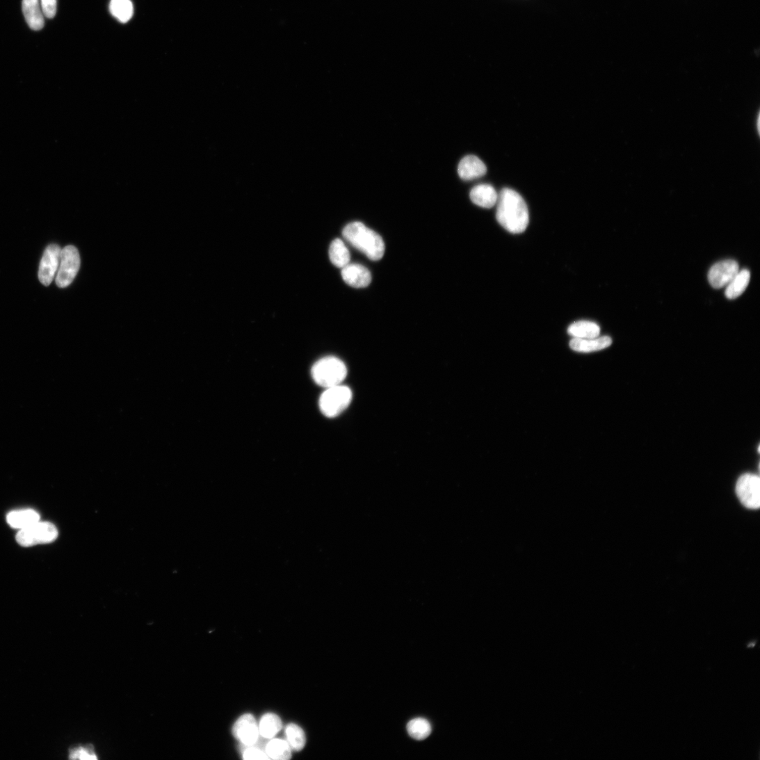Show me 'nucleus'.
I'll use <instances>...</instances> for the list:
<instances>
[{"label":"nucleus","instance_id":"nucleus-25","mask_svg":"<svg viewBox=\"0 0 760 760\" xmlns=\"http://www.w3.org/2000/svg\"><path fill=\"white\" fill-rule=\"evenodd\" d=\"M259 741L260 738L252 745H241L242 754L244 759H270L265 750L267 743L265 745H263V743L261 742L259 745Z\"/></svg>","mask_w":760,"mask_h":760},{"label":"nucleus","instance_id":"nucleus-24","mask_svg":"<svg viewBox=\"0 0 760 760\" xmlns=\"http://www.w3.org/2000/svg\"><path fill=\"white\" fill-rule=\"evenodd\" d=\"M407 731L408 734L413 738L422 741L428 738L430 735L432 727L428 720L423 718H417L409 722L407 725Z\"/></svg>","mask_w":760,"mask_h":760},{"label":"nucleus","instance_id":"nucleus-9","mask_svg":"<svg viewBox=\"0 0 760 760\" xmlns=\"http://www.w3.org/2000/svg\"><path fill=\"white\" fill-rule=\"evenodd\" d=\"M232 732L234 737L238 739L241 745L245 746L255 744L261 736L259 725L255 718L251 714L242 715L234 724Z\"/></svg>","mask_w":760,"mask_h":760},{"label":"nucleus","instance_id":"nucleus-27","mask_svg":"<svg viewBox=\"0 0 760 760\" xmlns=\"http://www.w3.org/2000/svg\"><path fill=\"white\" fill-rule=\"evenodd\" d=\"M40 6L44 14L48 19H52L56 13V0H40Z\"/></svg>","mask_w":760,"mask_h":760},{"label":"nucleus","instance_id":"nucleus-11","mask_svg":"<svg viewBox=\"0 0 760 760\" xmlns=\"http://www.w3.org/2000/svg\"><path fill=\"white\" fill-rule=\"evenodd\" d=\"M341 276L348 285L355 288L368 286L372 280L369 270L357 264H348L342 268Z\"/></svg>","mask_w":760,"mask_h":760},{"label":"nucleus","instance_id":"nucleus-4","mask_svg":"<svg viewBox=\"0 0 760 760\" xmlns=\"http://www.w3.org/2000/svg\"><path fill=\"white\" fill-rule=\"evenodd\" d=\"M353 399V392L343 385L328 388L321 395L319 406L326 417L334 418L348 407Z\"/></svg>","mask_w":760,"mask_h":760},{"label":"nucleus","instance_id":"nucleus-6","mask_svg":"<svg viewBox=\"0 0 760 760\" xmlns=\"http://www.w3.org/2000/svg\"><path fill=\"white\" fill-rule=\"evenodd\" d=\"M81 267V257L72 245L62 250L60 263L56 273V284L60 288L69 286L74 280Z\"/></svg>","mask_w":760,"mask_h":760},{"label":"nucleus","instance_id":"nucleus-13","mask_svg":"<svg viewBox=\"0 0 760 760\" xmlns=\"http://www.w3.org/2000/svg\"><path fill=\"white\" fill-rule=\"evenodd\" d=\"M612 344V339L604 336L593 339L574 338L571 340L569 346L575 352L582 353H590L598 352L609 347Z\"/></svg>","mask_w":760,"mask_h":760},{"label":"nucleus","instance_id":"nucleus-16","mask_svg":"<svg viewBox=\"0 0 760 760\" xmlns=\"http://www.w3.org/2000/svg\"><path fill=\"white\" fill-rule=\"evenodd\" d=\"M7 520L12 528L21 531L39 522L40 515L32 509L15 510L8 515Z\"/></svg>","mask_w":760,"mask_h":760},{"label":"nucleus","instance_id":"nucleus-10","mask_svg":"<svg viewBox=\"0 0 760 760\" xmlns=\"http://www.w3.org/2000/svg\"><path fill=\"white\" fill-rule=\"evenodd\" d=\"M738 271L739 266L736 261H720L711 268L709 273V282L715 289L727 286Z\"/></svg>","mask_w":760,"mask_h":760},{"label":"nucleus","instance_id":"nucleus-3","mask_svg":"<svg viewBox=\"0 0 760 760\" xmlns=\"http://www.w3.org/2000/svg\"><path fill=\"white\" fill-rule=\"evenodd\" d=\"M312 375L317 385L328 389L341 385L346 377L347 369L340 359L328 357L314 365Z\"/></svg>","mask_w":760,"mask_h":760},{"label":"nucleus","instance_id":"nucleus-15","mask_svg":"<svg viewBox=\"0 0 760 760\" xmlns=\"http://www.w3.org/2000/svg\"><path fill=\"white\" fill-rule=\"evenodd\" d=\"M22 10L26 21L32 30L40 31L44 27V14L39 0H23Z\"/></svg>","mask_w":760,"mask_h":760},{"label":"nucleus","instance_id":"nucleus-22","mask_svg":"<svg viewBox=\"0 0 760 760\" xmlns=\"http://www.w3.org/2000/svg\"><path fill=\"white\" fill-rule=\"evenodd\" d=\"M329 257L331 262L338 268H343L350 262V252L344 243L340 239H336L331 243L329 249Z\"/></svg>","mask_w":760,"mask_h":760},{"label":"nucleus","instance_id":"nucleus-17","mask_svg":"<svg viewBox=\"0 0 760 760\" xmlns=\"http://www.w3.org/2000/svg\"><path fill=\"white\" fill-rule=\"evenodd\" d=\"M750 280V273L748 270H739L736 276L727 286L725 296L729 300H735L743 295L747 287Z\"/></svg>","mask_w":760,"mask_h":760},{"label":"nucleus","instance_id":"nucleus-21","mask_svg":"<svg viewBox=\"0 0 760 760\" xmlns=\"http://www.w3.org/2000/svg\"><path fill=\"white\" fill-rule=\"evenodd\" d=\"M111 14L122 23H127L133 17L134 9L131 0H111Z\"/></svg>","mask_w":760,"mask_h":760},{"label":"nucleus","instance_id":"nucleus-2","mask_svg":"<svg viewBox=\"0 0 760 760\" xmlns=\"http://www.w3.org/2000/svg\"><path fill=\"white\" fill-rule=\"evenodd\" d=\"M344 239L373 261L380 260L385 252L380 236L361 222L347 225L342 232Z\"/></svg>","mask_w":760,"mask_h":760},{"label":"nucleus","instance_id":"nucleus-8","mask_svg":"<svg viewBox=\"0 0 760 760\" xmlns=\"http://www.w3.org/2000/svg\"><path fill=\"white\" fill-rule=\"evenodd\" d=\"M62 250L60 246L49 245L44 252L38 271L40 282L49 286L53 281L60 263Z\"/></svg>","mask_w":760,"mask_h":760},{"label":"nucleus","instance_id":"nucleus-19","mask_svg":"<svg viewBox=\"0 0 760 760\" xmlns=\"http://www.w3.org/2000/svg\"><path fill=\"white\" fill-rule=\"evenodd\" d=\"M282 728L281 719L275 714H265L259 724L261 737L266 739L273 738Z\"/></svg>","mask_w":760,"mask_h":760},{"label":"nucleus","instance_id":"nucleus-18","mask_svg":"<svg viewBox=\"0 0 760 760\" xmlns=\"http://www.w3.org/2000/svg\"><path fill=\"white\" fill-rule=\"evenodd\" d=\"M567 332L574 338L593 339L599 336L601 329L594 322L581 321L572 324L568 328Z\"/></svg>","mask_w":760,"mask_h":760},{"label":"nucleus","instance_id":"nucleus-23","mask_svg":"<svg viewBox=\"0 0 760 760\" xmlns=\"http://www.w3.org/2000/svg\"><path fill=\"white\" fill-rule=\"evenodd\" d=\"M286 741L293 751L302 750L307 742L304 730L298 725L289 724L285 728Z\"/></svg>","mask_w":760,"mask_h":760},{"label":"nucleus","instance_id":"nucleus-26","mask_svg":"<svg viewBox=\"0 0 760 760\" xmlns=\"http://www.w3.org/2000/svg\"><path fill=\"white\" fill-rule=\"evenodd\" d=\"M70 758L72 759H97V754L91 745L79 746L70 751Z\"/></svg>","mask_w":760,"mask_h":760},{"label":"nucleus","instance_id":"nucleus-7","mask_svg":"<svg viewBox=\"0 0 760 760\" xmlns=\"http://www.w3.org/2000/svg\"><path fill=\"white\" fill-rule=\"evenodd\" d=\"M736 492L741 503L749 509H758L760 506V479L759 476L747 474L739 478Z\"/></svg>","mask_w":760,"mask_h":760},{"label":"nucleus","instance_id":"nucleus-1","mask_svg":"<svg viewBox=\"0 0 760 760\" xmlns=\"http://www.w3.org/2000/svg\"><path fill=\"white\" fill-rule=\"evenodd\" d=\"M496 204V219L505 229L512 234L525 231L529 224V211L519 194L512 189L503 188Z\"/></svg>","mask_w":760,"mask_h":760},{"label":"nucleus","instance_id":"nucleus-5","mask_svg":"<svg viewBox=\"0 0 760 760\" xmlns=\"http://www.w3.org/2000/svg\"><path fill=\"white\" fill-rule=\"evenodd\" d=\"M58 531L50 522H38L30 527L21 530L17 535V542L22 547H30L49 544L56 540Z\"/></svg>","mask_w":760,"mask_h":760},{"label":"nucleus","instance_id":"nucleus-12","mask_svg":"<svg viewBox=\"0 0 760 760\" xmlns=\"http://www.w3.org/2000/svg\"><path fill=\"white\" fill-rule=\"evenodd\" d=\"M458 172L461 179L471 181L484 177L487 172V166L478 156L469 155L460 161Z\"/></svg>","mask_w":760,"mask_h":760},{"label":"nucleus","instance_id":"nucleus-20","mask_svg":"<svg viewBox=\"0 0 760 760\" xmlns=\"http://www.w3.org/2000/svg\"><path fill=\"white\" fill-rule=\"evenodd\" d=\"M265 750L272 759L287 760L291 757L292 750L284 740L270 738L266 743Z\"/></svg>","mask_w":760,"mask_h":760},{"label":"nucleus","instance_id":"nucleus-14","mask_svg":"<svg viewBox=\"0 0 760 760\" xmlns=\"http://www.w3.org/2000/svg\"><path fill=\"white\" fill-rule=\"evenodd\" d=\"M470 197L475 204L490 209L497 203L499 195L492 186L480 184L472 189Z\"/></svg>","mask_w":760,"mask_h":760}]
</instances>
